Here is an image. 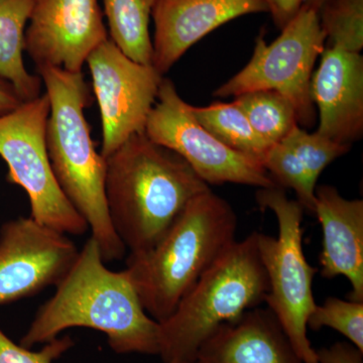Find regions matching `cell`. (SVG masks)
<instances>
[{"mask_svg":"<svg viewBox=\"0 0 363 363\" xmlns=\"http://www.w3.org/2000/svg\"><path fill=\"white\" fill-rule=\"evenodd\" d=\"M55 288L21 338L23 347L50 342L67 329L83 327L105 334L117 354H160L159 322L145 312L126 272L105 266L92 238Z\"/></svg>","mask_w":363,"mask_h":363,"instance_id":"6da1fadb","label":"cell"},{"mask_svg":"<svg viewBox=\"0 0 363 363\" xmlns=\"http://www.w3.org/2000/svg\"><path fill=\"white\" fill-rule=\"evenodd\" d=\"M104 188L112 226L130 255L156 245L189 202L210 189L185 160L145 133L105 157Z\"/></svg>","mask_w":363,"mask_h":363,"instance_id":"7a4b0ae2","label":"cell"},{"mask_svg":"<svg viewBox=\"0 0 363 363\" xmlns=\"http://www.w3.org/2000/svg\"><path fill=\"white\" fill-rule=\"evenodd\" d=\"M50 100L45 128L48 156L62 192L87 222L105 262L123 259V241L112 226L105 198V159L91 138L84 109L91 104L82 72L40 67Z\"/></svg>","mask_w":363,"mask_h":363,"instance_id":"3957f363","label":"cell"},{"mask_svg":"<svg viewBox=\"0 0 363 363\" xmlns=\"http://www.w3.org/2000/svg\"><path fill=\"white\" fill-rule=\"evenodd\" d=\"M238 219L233 206L205 191L150 250L128 255L130 277L145 312L162 323L200 277L235 240Z\"/></svg>","mask_w":363,"mask_h":363,"instance_id":"277c9868","label":"cell"},{"mask_svg":"<svg viewBox=\"0 0 363 363\" xmlns=\"http://www.w3.org/2000/svg\"><path fill=\"white\" fill-rule=\"evenodd\" d=\"M269 283L257 233L234 241L160 323L162 362H195L202 344L221 325L266 302Z\"/></svg>","mask_w":363,"mask_h":363,"instance_id":"5b68a950","label":"cell"},{"mask_svg":"<svg viewBox=\"0 0 363 363\" xmlns=\"http://www.w3.org/2000/svg\"><path fill=\"white\" fill-rule=\"evenodd\" d=\"M257 202L271 210L278 221V238L257 233V247L266 271L267 308L277 317L303 363H318L316 350L307 335L308 318L317 304L313 279L317 269L306 259L303 250L304 208L274 186L259 189Z\"/></svg>","mask_w":363,"mask_h":363,"instance_id":"8992f818","label":"cell"},{"mask_svg":"<svg viewBox=\"0 0 363 363\" xmlns=\"http://www.w3.org/2000/svg\"><path fill=\"white\" fill-rule=\"evenodd\" d=\"M49 114L45 93L0 116V157L9 167L7 181L28 194L33 220L66 235H83L89 229L87 222L62 192L48 156Z\"/></svg>","mask_w":363,"mask_h":363,"instance_id":"52a82bcc","label":"cell"},{"mask_svg":"<svg viewBox=\"0 0 363 363\" xmlns=\"http://www.w3.org/2000/svg\"><path fill=\"white\" fill-rule=\"evenodd\" d=\"M281 30L271 45L260 33L247 65L217 88L214 96L235 98L252 91H276L293 104L298 123L309 128L316 119L311 97L313 68L324 51L326 37L316 11L303 6Z\"/></svg>","mask_w":363,"mask_h":363,"instance_id":"ba28073f","label":"cell"},{"mask_svg":"<svg viewBox=\"0 0 363 363\" xmlns=\"http://www.w3.org/2000/svg\"><path fill=\"white\" fill-rule=\"evenodd\" d=\"M145 133L152 142L185 160L208 186L225 183L259 189L277 186L262 164L226 147L210 133L169 79H162Z\"/></svg>","mask_w":363,"mask_h":363,"instance_id":"9c48e42d","label":"cell"},{"mask_svg":"<svg viewBox=\"0 0 363 363\" xmlns=\"http://www.w3.org/2000/svg\"><path fill=\"white\" fill-rule=\"evenodd\" d=\"M86 63L101 116L100 154L105 159L131 136L145 133L164 77L154 66L128 58L109 38L93 50Z\"/></svg>","mask_w":363,"mask_h":363,"instance_id":"30bf717a","label":"cell"},{"mask_svg":"<svg viewBox=\"0 0 363 363\" xmlns=\"http://www.w3.org/2000/svg\"><path fill=\"white\" fill-rule=\"evenodd\" d=\"M79 250L66 234L18 217L0 228V305L56 286Z\"/></svg>","mask_w":363,"mask_h":363,"instance_id":"8fae6325","label":"cell"},{"mask_svg":"<svg viewBox=\"0 0 363 363\" xmlns=\"http://www.w3.org/2000/svg\"><path fill=\"white\" fill-rule=\"evenodd\" d=\"M107 39L98 0H35L25 52L37 68L80 73L93 50Z\"/></svg>","mask_w":363,"mask_h":363,"instance_id":"7c38bea8","label":"cell"},{"mask_svg":"<svg viewBox=\"0 0 363 363\" xmlns=\"http://www.w3.org/2000/svg\"><path fill=\"white\" fill-rule=\"evenodd\" d=\"M257 13H269L264 0H156L152 65L164 76L208 33Z\"/></svg>","mask_w":363,"mask_h":363,"instance_id":"4fadbf2b","label":"cell"},{"mask_svg":"<svg viewBox=\"0 0 363 363\" xmlns=\"http://www.w3.org/2000/svg\"><path fill=\"white\" fill-rule=\"evenodd\" d=\"M311 97L319 111L317 133L352 145L363 135V58L359 52L325 47L312 75Z\"/></svg>","mask_w":363,"mask_h":363,"instance_id":"5bb4252c","label":"cell"},{"mask_svg":"<svg viewBox=\"0 0 363 363\" xmlns=\"http://www.w3.org/2000/svg\"><path fill=\"white\" fill-rule=\"evenodd\" d=\"M323 231L322 277L350 281L348 300L363 302V201L346 199L330 185L317 186L315 213Z\"/></svg>","mask_w":363,"mask_h":363,"instance_id":"9a60e30c","label":"cell"},{"mask_svg":"<svg viewBox=\"0 0 363 363\" xmlns=\"http://www.w3.org/2000/svg\"><path fill=\"white\" fill-rule=\"evenodd\" d=\"M199 363H303L274 313L248 310L221 325L198 351Z\"/></svg>","mask_w":363,"mask_h":363,"instance_id":"2e32d148","label":"cell"},{"mask_svg":"<svg viewBox=\"0 0 363 363\" xmlns=\"http://www.w3.org/2000/svg\"><path fill=\"white\" fill-rule=\"evenodd\" d=\"M350 149V145H340L319 133H309L298 124L272 145L262 166L278 187L295 191L305 211L314 214L318 179L332 162Z\"/></svg>","mask_w":363,"mask_h":363,"instance_id":"e0dca14e","label":"cell"},{"mask_svg":"<svg viewBox=\"0 0 363 363\" xmlns=\"http://www.w3.org/2000/svg\"><path fill=\"white\" fill-rule=\"evenodd\" d=\"M35 0H0V77L13 86L23 101L40 95V76L28 73L23 62L25 33Z\"/></svg>","mask_w":363,"mask_h":363,"instance_id":"ac0fdd59","label":"cell"},{"mask_svg":"<svg viewBox=\"0 0 363 363\" xmlns=\"http://www.w3.org/2000/svg\"><path fill=\"white\" fill-rule=\"evenodd\" d=\"M156 0H104L111 39L124 55L152 65L150 20Z\"/></svg>","mask_w":363,"mask_h":363,"instance_id":"d6986e66","label":"cell"},{"mask_svg":"<svg viewBox=\"0 0 363 363\" xmlns=\"http://www.w3.org/2000/svg\"><path fill=\"white\" fill-rule=\"evenodd\" d=\"M197 121L226 147L262 164L272 145L262 138L234 102L192 106Z\"/></svg>","mask_w":363,"mask_h":363,"instance_id":"ffe728a7","label":"cell"},{"mask_svg":"<svg viewBox=\"0 0 363 363\" xmlns=\"http://www.w3.org/2000/svg\"><path fill=\"white\" fill-rule=\"evenodd\" d=\"M233 102L247 117L253 130L272 145L281 142L298 124L293 104L276 91L243 93Z\"/></svg>","mask_w":363,"mask_h":363,"instance_id":"44dd1931","label":"cell"},{"mask_svg":"<svg viewBox=\"0 0 363 363\" xmlns=\"http://www.w3.org/2000/svg\"><path fill=\"white\" fill-rule=\"evenodd\" d=\"M328 44L343 51L359 52L363 48V0H326L318 11Z\"/></svg>","mask_w":363,"mask_h":363,"instance_id":"7402d4cb","label":"cell"},{"mask_svg":"<svg viewBox=\"0 0 363 363\" xmlns=\"http://www.w3.org/2000/svg\"><path fill=\"white\" fill-rule=\"evenodd\" d=\"M307 327L314 331L323 327L334 329L363 351V302L327 298L313 310Z\"/></svg>","mask_w":363,"mask_h":363,"instance_id":"603a6c76","label":"cell"},{"mask_svg":"<svg viewBox=\"0 0 363 363\" xmlns=\"http://www.w3.org/2000/svg\"><path fill=\"white\" fill-rule=\"evenodd\" d=\"M75 345L70 336L54 339L38 351L14 343L0 329V363H54Z\"/></svg>","mask_w":363,"mask_h":363,"instance_id":"cb8c5ba5","label":"cell"},{"mask_svg":"<svg viewBox=\"0 0 363 363\" xmlns=\"http://www.w3.org/2000/svg\"><path fill=\"white\" fill-rule=\"evenodd\" d=\"M318 363H363V351L350 342H337L316 350Z\"/></svg>","mask_w":363,"mask_h":363,"instance_id":"d4e9b609","label":"cell"},{"mask_svg":"<svg viewBox=\"0 0 363 363\" xmlns=\"http://www.w3.org/2000/svg\"><path fill=\"white\" fill-rule=\"evenodd\" d=\"M264 1L274 23L279 30H283L295 18L296 14L302 7L304 0H264Z\"/></svg>","mask_w":363,"mask_h":363,"instance_id":"484cf974","label":"cell"},{"mask_svg":"<svg viewBox=\"0 0 363 363\" xmlns=\"http://www.w3.org/2000/svg\"><path fill=\"white\" fill-rule=\"evenodd\" d=\"M23 102L13 86L6 79L0 77V116L14 111Z\"/></svg>","mask_w":363,"mask_h":363,"instance_id":"4316f807","label":"cell"},{"mask_svg":"<svg viewBox=\"0 0 363 363\" xmlns=\"http://www.w3.org/2000/svg\"><path fill=\"white\" fill-rule=\"evenodd\" d=\"M326 2V0H304L303 2V7H306V9H313V11H319V9H321V6Z\"/></svg>","mask_w":363,"mask_h":363,"instance_id":"83f0119b","label":"cell"},{"mask_svg":"<svg viewBox=\"0 0 363 363\" xmlns=\"http://www.w3.org/2000/svg\"><path fill=\"white\" fill-rule=\"evenodd\" d=\"M162 363H199V362H162Z\"/></svg>","mask_w":363,"mask_h":363,"instance_id":"f1b7e54d","label":"cell"}]
</instances>
